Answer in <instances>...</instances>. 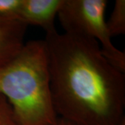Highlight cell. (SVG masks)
<instances>
[{
  "instance_id": "obj_1",
  "label": "cell",
  "mask_w": 125,
  "mask_h": 125,
  "mask_svg": "<svg viewBox=\"0 0 125 125\" xmlns=\"http://www.w3.org/2000/svg\"><path fill=\"white\" fill-rule=\"evenodd\" d=\"M44 41L58 117L79 125H117L125 117V73L103 55L98 42L57 31Z\"/></svg>"
},
{
  "instance_id": "obj_2",
  "label": "cell",
  "mask_w": 125,
  "mask_h": 125,
  "mask_svg": "<svg viewBox=\"0 0 125 125\" xmlns=\"http://www.w3.org/2000/svg\"><path fill=\"white\" fill-rule=\"evenodd\" d=\"M0 94L12 108L18 125H50L58 115L50 89L44 40H30L0 65Z\"/></svg>"
},
{
  "instance_id": "obj_3",
  "label": "cell",
  "mask_w": 125,
  "mask_h": 125,
  "mask_svg": "<svg viewBox=\"0 0 125 125\" xmlns=\"http://www.w3.org/2000/svg\"><path fill=\"white\" fill-rule=\"evenodd\" d=\"M106 0H63L58 18L65 33L96 40L103 55L122 72H125V54L113 44L105 20Z\"/></svg>"
},
{
  "instance_id": "obj_4",
  "label": "cell",
  "mask_w": 125,
  "mask_h": 125,
  "mask_svg": "<svg viewBox=\"0 0 125 125\" xmlns=\"http://www.w3.org/2000/svg\"><path fill=\"white\" fill-rule=\"evenodd\" d=\"M63 0H22L18 20L41 27L47 33L56 31L54 21Z\"/></svg>"
},
{
  "instance_id": "obj_5",
  "label": "cell",
  "mask_w": 125,
  "mask_h": 125,
  "mask_svg": "<svg viewBox=\"0 0 125 125\" xmlns=\"http://www.w3.org/2000/svg\"><path fill=\"white\" fill-rule=\"evenodd\" d=\"M27 26L0 18V65L17 54L24 44Z\"/></svg>"
},
{
  "instance_id": "obj_6",
  "label": "cell",
  "mask_w": 125,
  "mask_h": 125,
  "mask_svg": "<svg viewBox=\"0 0 125 125\" xmlns=\"http://www.w3.org/2000/svg\"><path fill=\"white\" fill-rule=\"evenodd\" d=\"M106 27L111 38L125 34V0H116L110 17L106 21Z\"/></svg>"
},
{
  "instance_id": "obj_7",
  "label": "cell",
  "mask_w": 125,
  "mask_h": 125,
  "mask_svg": "<svg viewBox=\"0 0 125 125\" xmlns=\"http://www.w3.org/2000/svg\"><path fill=\"white\" fill-rule=\"evenodd\" d=\"M21 4L22 0H0V18L18 21Z\"/></svg>"
},
{
  "instance_id": "obj_8",
  "label": "cell",
  "mask_w": 125,
  "mask_h": 125,
  "mask_svg": "<svg viewBox=\"0 0 125 125\" xmlns=\"http://www.w3.org/2000/svg\"><path fill=\"white\" fill-rule=\"evenodd\" d=\"M0 125H18L12 108L3 96L0 99Z\"/></svg>"
},
{
  "instance_id": "obj_9",
  "label": "cell",
  "mask_w": 125,
  "mask_h": 125,
  "mask_svg": "<svg viewBox=\"0 0 125 125\" xmlns=\"http://www.w3.org/2000/svg\"><path fill=\"white\" fill-rule=\"evenodd\" d=\"M50 125H79L72 122L67 120V119H65V118H62L61 117H58L56 120L55 121V122H54L53 124Z\"/></svg>"
},
{
  "instance_id": "obj_10",
  "label": "cell",
  "mask_w": 125,
  "mask_h": 125,
  "mask_svg": "<svg viewBox=\"0 0 125 125\" xmlns=\"http://www.w3.org/2000/svg\"><path fill=\"white\" fill-rule=\"evenodd\" d=\"M117 125H125V117H123V118L117 124Z\"/></svg>"
},
{
  "instance_id": "obj_11",
  "label": "cell",
  "mask_w": 125,
  "mask_h": 125,
  "mask_svg": "<svg viewBox=\"0 0 125 125\" xmlns=\"http://www.w3.org/2000/svg\"><path fill=\"white\" fill-rule=\"evenodd\" d=\"M1 97H2V96H1V95L0 94V99H1Z\"/></svg>"
}]
</instances>
